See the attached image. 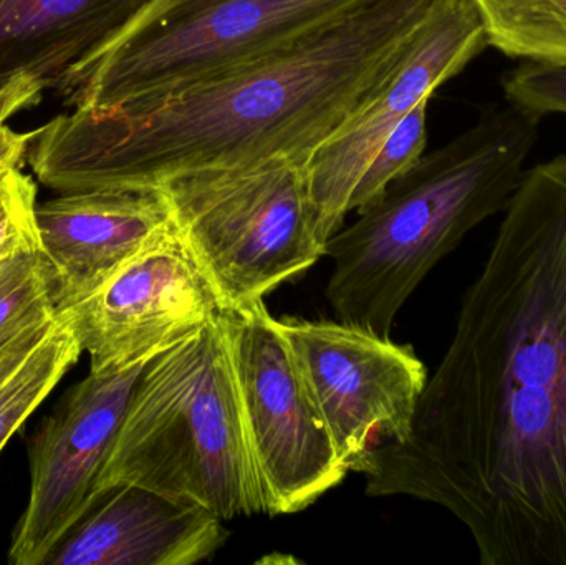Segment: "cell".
I'll use <instances>...</instances> for the list:
<instances>
[{
  "instance_id": "obj_1",
  "label": "cell",
  "mask_w": 566,
  "mask_h": 565,
  "mask_svg": "<svg viewBox=\"0 0 566 565\" xmlns=\"http://www.w3.org/2000/svg\"><path fill=\"white\" fill-rule=\"evenodd\" d=\"M504 212L408 438L353 473L444 508L484 565H566V153Z\"/></svg>"
},
{
  "instance_id": "obj_2",
  "label": "cell",
  "mask_w": 566,
  "mask_h": 565,
  "mask_svg": "<svg viewBox=\"0 0 566 565\" xmlns=\"http://www.w3.org/2000/svg\"><path fill=\"white\" fill-rule=\"evenodd\" d=\"M432 0H363L261 59L156 98L76 108L27 159L62 192L158 189L172 176L271 159L306 165L385 79Z\"/></svg>"
},
{
  "instance_id": "obj_3",
  "label": "cell",
  "mask_w": 566,
  "mask_h": 565,
  "mask_svg": "<svg viewBox=\"0 0 566 565\" xmlns=\"http://www.w3.org/2000/svg\"><path fill=\"white\" fill-rule=\"evenodd\" d=\"M542 116L509 103L422 155L325 242L326 299L338 321L389 337L429 272L481 222L504 211L538 139Z\"/></svg>"
},
{
  "instance_id": "obj_4",
  "label": "cell",
  "mask_w": 566,
  "mask_h": 565,
  "mask_svg": "<svg viewBox=\"0 0 566 565\" xmlns=\"http://www.w3.org/2000/svg\"><path fill=\"white\" fill-rule=\"evenodd\" d=\"M185 498L222 521L268 514L249 451L224 312L153 357L96 483Z\"/></svg>"
},
{
  "instance_id": "obj_5",
  "label": "cell",
  "mask_w": 566,
  "mask_h": 565,
  "mask_svg": "<svg viewBox=\"0 0 566 565\" xmlns=\"http://www.w3.org/2000/svg\"><path fill=\"white\" fill-rule=\"evenodd\" d=\"M363 0H151L66 103L106 109L156 98L275 52Z\"/></svg>"
},
{
  "instance_id": "obj_6",
  "label": "cell",
  "mask_w": 566,
  "mask_h": 565,
  "mask_svg": "<svg viewBox=\"0 0 566 565\" xmlns=\"http://www.w3.org/2000/svg\"><path fill=\"white\" fill-rule=\"evenodd\" d=\"M158 189L226 311L262 301L325 258L303 163L186 172Z\"/></svg>"
},
{
  "instance_id": "obj_7",
  "label": "cell",
  "mask_w": 566,
  "mask_h": 565,
  "mask_svg": "<svg viewBox=\"0 0 566 565\" xmlns=\"http://www.w3.org/2000/svg\"><path fill=\"white\" fill-rule=\"evenodd\" d=\"M249 451L268 514H295L349 473L264 299L224 311Z\"/></svg>"
},
{
  "instance_id": "obj_8",
  "label": "cell",
  "mask_w": 566,
  "mask_h": 565,
  "mask_svg": "<svg viewBox=\"0 0 566 565\" xmlns=\"http://www.w3.org/2000/svg\"><path fill=\"white\" fill-rule=\"evenodd\" d=\"M277 321L348 471L408 438L429 378L412 347L343 321Z\"/></svg>"
},
{
  "instance_id": "obj_9",
  "label": "cell",
  "mask_w": 566,
  "mask_h": 565,
  "mask_svg": "<svg viewBox=\"0 0 566 565\" xmlns=\"http://www.w3.org/2000/svg\"><path fill=\"white\" fill-rule=\"evenodd\" d=\"M488 46L474 0H432L385 79L306 163L323 244L342 229L353 189L389 133Z\"/></svg>"
},
{
  "instance_id": "obj_10",
  "label": "cell",
  "mask_w": 566,
  "mask_h": 565,
  "mask_svg": "<svg viewBox=\"0 0 566 565\" xmlns=\"http://www.w3.org/2000/svg\"><path fill=\"white\" fill-rule=\"evenodd\" d=\"M226 311L175 222L119 268L98 291L55 314L90 367L122 370L151 360Z\"/></svg>"
},
{
  "instance_id": "obj_11",
  "label": "cell",
  "mask_w": 566,
  "mask_h": 565,
  "mask_svg": "<svg viewBox=\"0 0 566 565\" xmlns=\"http://www.w3.org/2000/svg\"><path fill=\"white\" fill-rule=\"evenodd\" d=\"M148 362L90 372L40 425L30 443V500L13 533L10 563L45 564L92 506L99 474Z\"/></svg>"
},
{
  "instance_id": "obj_12",
  "label": "cell",
  "mask_w": 566,
  "mask_h": 565,
  "mask_svg": "<svg viewBox=\"0 0 566 565\" xmlns=\"http://www.w3.org/2000/svg\"><path fill=\"white\" fill-rule=\"evenodd\" d=\"M35 216L55 314L98 291L172 224L159 189L63 192L36 205Z\"/></svg>"
},
{
  "instance_id": "obj_13",
  "label": "cell",
  "mask_w": 566,
  "mask_h": 565,
  "mask_svg": "<svg viewBox=\"0 0 566 565\" xmlns=\"http://www.w3.org/2000/svg\"><path fill=\"white\" fill-rule=\"evenodd\" d=\"M228 537L222 520L196 501L119 483L96 494L45 564L192 565Z\"/></svg>"
},
{
  "instance_id": "obj_14",
  "label": "cell",
  "mask_w": 566,
  "mask_h": 565,
  "mask_svg": "<svg viewBox=\"0 0 566 565\" xmlns=\"http://www.w3.org/2000/svg\"><path fill=\"white\" fill-rule=\"evenodd\" d=\"M151 0H0V85L30 75L69 96Z\"/></svg>"
},
{
  "instance_id": "obj_15",
  "label": "cell",
  "mask_w": 566,
  "mask_h": 565,
  "mask_svg": "<svg viewBox=\"0 0 566 565\" xmlns=\"http://www.w3.org/2000/svg\"><path fill=\"white\" fill-rule=\"evenodd\" d=\"M489 46L511 59L566 69V0H474Z\"/></svg>"
},
{
  "instance_id": "obj_16",
  "label": "cell",
  "mask_w": 566,
  "mask_h": 565,
  "mask_svg": "<svg viewBox=\"0 0 566 565\" xmlns=\"http://www.w3.org/2000/svg\"><path fill=\"white\" fill-rule=\"evenodd\" d=\"M82 355L70 328L55 318L29 357L0 384V451L52 394Z\"/></svg>"
},
{
  "instance_id": "obj_17",
  "label": "cell",
  "mask_w": 566,
  "mask_h": 565,
  "mask_svg": "<svg viewBox=\"0 0 566 565\" xmlns=\"http://www.w3.org/2000/svg\"><path fill=\"white\" fill-rule=\"evenodd\" d=\"M52 287V271L40 249L0 264V350L23 332L55 318Z\"/></svg>"
},
{
  "instance_id": "obj_18",
  "label": "cell",
  "mask_w": 566,
  "mask_h": 565,
  "mask_svg": "<svg viewBox=\"0 0 566 565\" xmlns=\"http://www.w3.org/2000/svg\"><path fill=\"white\" fill-rule=\"evenodd\" d=\"M428 105L429 100L419 103L376 149L353 189L348 202L349 212L363 211L371 205L388 188L389 182L408 171L424 155L428 143Z\"/></svg>"
},
{
  "instance_id": "obj_19",
  "label": "cell",
  "mask_w": 566,
  "mask_h": 565,
  "mask_svg": "<svg viewBox=\"0 0 566 565\" xmlns=\"http://www.w3.org/2000/svg\"><path fill=\"white\" fill-rule=\"evenodd\" d=\"M36 188L19 168L0 176V264L23 251L40 249Z\"/></svg>"
},
{
  "instance_id": "obj_20",
  "label": "cell",
  "mask_w": 566,
  "mask_h": 565,
  "mask_svg": "<svg viewBox=\"0 0 566 565\" xmlns=\"http://www.w3.org/2000/svg\"><path fill=\"white\" fill-rule=\"evenodd\" d=\"M509 103L531 109L537 115H566V69L527 63L512 70L502 80Z\"/></svg>"
},
{
  "instance_id": "obj_21",
  "label": "cell",
  "mask_w": 566,
  "mask_h": 565,
  "mask_svg": "<svg viewBox=\"0 0 566 565\" xmlns=\"http://www.w3.org/2000/svg\"><path fill=\"white\" fill-rule=\"evenodd\" d=\"M45 86L30 75H19L0 85V126L17 112L30 108L42 100Z\"/></svg>"
},
{
  "instance_id": "obj_22",
  "label": "cell",
  "mask_w": 566,
  "mask_h": 565,
  "mask_svg": "<svg viewBox=\"0 0 566 565\" xmlns=\"http://www.w3.org/2000/svg\"><path fill=\"white\" fill-rule=\"evenodd\" d=\"M52 322L42 325V327L30 328V331L23 332L15 341L10 342L6 348L0 350V384L29 357L30 352L42 341Z\"/></svg>"
},
{
  "instance_id": "obj_23",
  "label": "cell",
  "mask_w": 566,
  "mask_h": 565,
  "mask_svg": "<svg viewBox=\"0 0 566 565\" xmlns=\"http://www.w3.org/2000/svg\"><path fill=\"white\" fill-rule=\"evenodd\" d=\"M35 133H15L7 126H0V176L10 169L19 168L29 151Z\"/></svg>"
}]
</instances>
